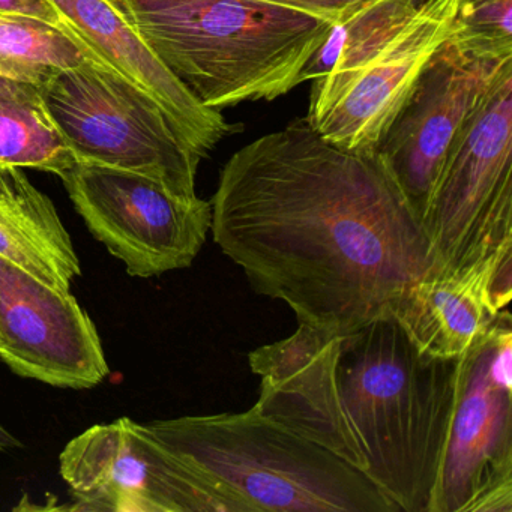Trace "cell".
Segmentation results:
<instances>
[{
    "label": "cell",
    "instance_id": "obj_16",
    "mask_svg": "<svg viewBox=\"0 0 512 512\" xmlns=\"http://www.w3.org/2000/svg\"><path fill=\"white\" fill-rule=\"evenodd\" d=\"M89 61L61 29L19 16H0V79L40 91L61 71Z\"/></svg>",
    "mask_w": 512,
    "mask_h": 512
},
{
    "label": "cell",
    "instance_id": "obj_12",
    "mask_svg": "<svg viewBox=\"0 0 512 512\" xmlns=\"http://www.w3.org/2000/svg\"><path fill=\"white\" fill-rule=\"evenodd\" d=\"M497 64L469 58L446 41L377 145V157L419 217L424 218L446 157Z\"/></svg>",
    "mask_w": 512,
    "mask_h": 512
},
{
    "label": "cell",
    "instance_id": "obj_1",
    "mask_svg": "<svg viewBox=\"0 0 512 512\" xmlns=\"http://www.w3.org/2000/svg\"><path fill=\"white\" fill-rule=\"evenodd\" d=\"M215 244L254 292L332 334L394 316L436 271L422 218L376 152L296 119L229 158L211 200Z\"/></svg>",
    "mask_w": 512,
    "mask_h": 512
},
{
    "label": "cell",
    "instance_id": "obj_21",
    "mask_svg": "<svg viewBox=\"0 0 512 512\" xmlns=\"http://www.w3.org/2000/svg\"><path fill=\"white\" fill-rule=\"evenodd\" d=\"M0 97L20 98V100L40 101L41 95L38 89L32 86L20 85L10 80L0 79Z\"/></svg>",
    "mask_w": 512,
    "mask_h": 512
},
{
    "label": "cell",
    "instance_id": "obj_2",
    "mask_svg": "<svg viewBox=\"0 0 512 512\" xmlns=\"http://www.w3.org/2000/svg\"><path fill=\"white\" fill-rule=\"evenodd\" d=\"M248 361L257 413L364 473L400 512H431L461 358L424 355L388 316L347 334L299 323Z\"/></svg>",
    "mask_w": 512,
    "mask_h": 512
},
{
    "label": "cell",
    "instance_id": "obj_11",
    "mask_svg": "<svg viewBox=\"0 0 512 512\" xmlns=\"http://www.w3.org/2000/svg\"><path fill=\"white\" fill-rule=\"evenodd\" d=\"M0 361L17 376L89 389L109 376L100 334L70 290L0 257Z\"/></svg>",
    "mask_w": 512,
    "mask_h": 512
},
{
    "label": "cell",
    "instance_id": "obj_17",
    "mask_svg": "<svg viewBox=\"0 0 512 512\" xmlns=\"http://www.w3.org/2000/svg\"><path fill=\"white\" fill-rule=\"evenodd\" d=\"M0 163L61 178L76 160L43 101L0 97Z\"/></svg>",
    "mask_w": 512,
    "mask_h": 512
},
{
    "label": "cell",
    "instance_id": "obj_9",
    "mask_svg": "<svg viewBox=\"0 0 512 512\" xmlns=\"http://www.w3.org/2000/svg\"><path fill=\"white\" fill-rule=\"evenodd\" d=\"M61 179L89 232L131 277L188 268L211 232V202L179 196L148 176L76 163Z\"/></svg>",
    "mask_w": 512,
    "mask_h": 512
},
{
    "label": "cell",
    "instance_id": "obj_6",
    "mask_svg": "<svg viewBox=\"0 0 512 512\" xmlns=\"http://www.w3.org/2000/svg\"><path fill=\"white\" fill-rule=\"evenodd\" d=\"M454 272L512 244V58L499 62L455 139L422 218Z\"/></svg>",
    "mask_w": 512,
    "mask_h": 512
},
{
    "label": "cell",
    "instance_id": "obj_5",
    "mask_svg": "<svg viewBox=\"0 0 512 512\" xmlns=\"http://www.w3.org/2000/svg\"><path fill=\"white\" fill-rule=\"evenodd\" d=\"M44 110L76 163L148 176L179 196L196 194L202 158L142 89L91 61L40 89Z\"/></svg>",
    "mask_w": 512,
    "mask_h": 512
},
{
    "label": "cell",
    "instance_id": "obj_20",
    "mask_svg": "<svg viewBox=\"0 0 512 512\" xmlns=\"http://www.w3.org/2000/svg\"><path fill=\"white\" fill-rule=\"evenodd\" d=\"M0 16L28 17L64 31L61 19L46 0H0Z\"/></svg>",
    "mask_w": 512,
    "mask_h": 512
},
{
    "label": "cell",
    "instance_id": "obj_18",
    "mask_svg": "<svg viewBox=\"0 0 512 512\" xmlns=\"http://www.w3.org/2000/svg\"><path fill=\"white\" fill-rule=\"evenodd\" d=\"M449 41L478 61L511 59L512 0H458Z\"/></svg>",
    "mask_w": 512,
    "mask_h": 512
},
{
    "label": "cell",
    "instance_id": "obj_3",
    "mask_svg": "<svg viewBox=\"0 0 512 512\" xmlns=\"http://www.w3.org/2000/svg\"><path fill=\"white\" fill-rule=\"evenodd\" d=\"M146 46L208 109L274 101L302 71L332 23L263 0H124Z\"/></svg>",
    "mask_w": 512,
    "mask_h": 512
},
{
    "label": "cell",
    "instance_id": "obj_10",
    "mask_svg": "<svg viewBox=\"0 0 512 512\" xmlns=\"http://www.w3.org/2000/svg\"><path fill=\"white\" fill-rule=\"evenodd\" d=\"M59 472L77 511L241 512L145 424L119 418L74 437Z\"/></svg>",
    "mask_w": 512,
    "mask_h": 512
},
{
    "label": "cell",
    "instance_id": "obj_22",
    "mask_svg": "<svg viewBox=\"0 0 512 512\" xmlns=\"http://www.w3.org/2000/svg\"><path fill=\"white\" fill-rule=\"evenodd\" d=\"M22 443L7 430L0 425V452L8 451V449L19 448Z\"/></svg>",
    "mask_w": 512,
    "mask_h": 512
},
{
    "label": "cell",
    "instance_id": "obj_14",
    "mask_svg": "<svg viewBox=\"0 0 512 512\" xmlns=\"http://www.w3.org/2000/svg\"><path fill=\"white\" fill-rule=\"evenodd\" d=\"M505 245L460 271H433L401 301L395 319L416 349L437 359H460L496 319L488 281Z\"/></svg>",
    "mask_w": 512,
    "mask_h": 512
},
{
    "label": "cell",
    "instance_id": "obj_4",
    "mask_svg": "<svg viewBox=\"0 0 512 512\" xmlns=\"http://www.w3.org/2000/svg\"><path fill=\"white\" fill-rule=\"evenodd\" d=\"M145 425L241 512H400L364 473L253 407Z\"/></svg>",
    "mask_w": 512,
    "mask_h": 512
},
{
    "label": "cell",
    "instance_id": "obj_13",
    "mask_svg": "<svg viewBox=\"0 0 512 512\" xmlns=\"http://www.w3.org/2000/svg\"><path fill=\"white\" fill-rule=\"evenodd\" d=\"M86 58L142 89L166 113L182 140L206 158L241 128L202 106L158 61L134 26L124 0H46Z\"/></svg>",
    "mask_w": 512,
    "mask_h": 512
},
{
    "label": "cell",
    "instance_id": "obj_19",
    "mask_svg": "<svg viewBox=\"0 0 512 512\" xmlns=\"http://www.w3.org/2000/svg\"><path fill=\"white\" fill-rule=\"evenodd\" d=\"M263 2L295 8L328 22L338 23L361 10L371 0H263Z\"/></svg>",
    "mask_w": 512,
    "mask_h": 512
},
{
    "label": "cell",
    "instance_id": "obj_7",
    "mask_svg": "<svg viewBox=\"0 0 512 512\" xmlns=\"http://www.w3.org/2000/svg\"><path fill=\"white\" fill-rule=\"evenodd\" d=\"M458 0H424L415 13L311 80L307 122L338 148L371 154L434 53L454 32Z\"/></svg>",
    "mask_w": 512,
    "mask_h": 512
},
{
    "label": "cell",
    "instance_id": "obj_8",
    "mask_svg": "<svg viewBox=\"0 0 512 512\" xmlns=\"http://www.w3.org/2000/svg\"><path fill=\"white\" fill-rule=\"evenodd\" d=\"M512 326L508 308L461 358L431 512H512Z\"/></svg>",
    "mask_w": 512,
    "mask_h": 512
},
{
    "label": "cell",
    "instance_id": "obj_15",
    "mask_svg": "<svg viewBox=\"0 0 512 512\" xmlns=\"http://www.w3.org/2000/svg\"><path fill=\"white\" fill-rule=\"evenodd\" d=\"M0 257L59 290L82 275L73 239L55 203L23 169L0 163Z\"/></svg>",
    "mask_w": 512,
    "mask_h": 512
}]
</instances>
